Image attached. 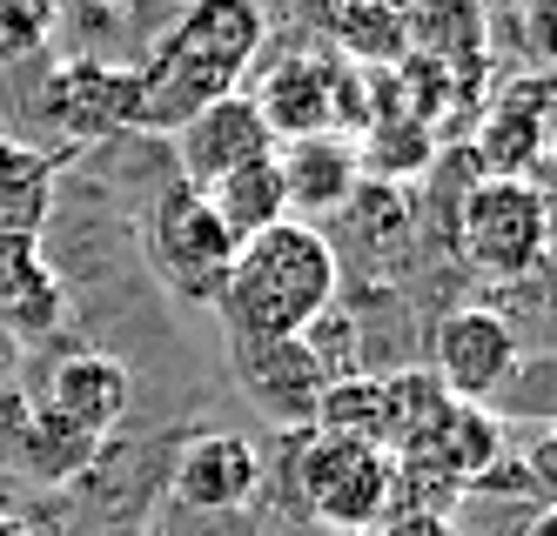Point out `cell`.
I'll return each instance as SVG.
<instances>
[{
	"instance_id": "cell-1",
	"label": "cell",
	"mask_w": 557,
	"mask_h": 536,
	"mask_svg": "<svg viewBox=\"0 0 557 536\" xmlns=\"http://www.w3.org/2000/svg\"><path fill=\"white\" fill-rule=\"evenodd\" d=\"M269 40L262 0H188L154 40V54L135 67L141 74V128H182L188 114H202L228 95H243V80Z\"/></svg>"
},
{
	"instance_id": "cell-2",
	"label": "cell",
	"mask_w": 557,
	"mask_h": 536,
	"mask_svg": "<svg viewBox=\"0 0 557 536\" xmlns=\"http://www.w3.org/2000/svg\"><path fill=\"white\" fill-rule=\"evenodd\" d=\"M330 302H336V249L309 222H275L249 235L215 296L235 349L296 342L309 322L330 315Z\"/></svg>"
},
{
	"instance_id": "cell-3",
	"label": "cell",
	"mask_w": 557,
	"mask_h": 536,
	"mask_svg": "<svg viewBox=\"0 0 557 536\" xmlns=\"http://www.w3.org/2000/svg\"><path fill=\"white\" fill-rule=\"evenodd\" d=\"M289 483H296V503L309 510V523L336 529V536H363L396 510V457L376 442L336 436V429L296 436Z\"/></svg>"
},
{
	"instance_id": "cell-4",
	"label": "cell",
	"mask_w": 557,
	"mask_h": 536,
	"mask_svg": "<svg viewBox=\"0 0 557 536\" xmlns=\"http://www.w3.org/2000/svg\"><path fill=\"white\" fill-rule=\"evenodd\" d=\"M249 101L275 141H309V135L349 141V128H370V74L330 48H296L283 61H269Z\"/></svg>"
},
{
	"instance_id": "cell-5",
	"label": "cell",
	"mask_w": 557,
	"mask_h": 536,
	"mask_svg": "<svg viewBox=\"0 0 557 536\" xmlns=\"http://www.w3.org/2000/svg\"><path fill=\"white\" fill-rule=\"evenodd\" d=\"M457 255L491 275V282H524L544 249H550V201L517 182V175H484L457 195Z\"/></svg>"
},
{
	"instance_id": "cell-6",
	"label": "cell",
	"mask_w": 557,
	"mask_h": 536,
	"mask_svg": "<svg viewBox=\"0 0 557 536\" xmlns=\"http://www.w3.org/2000/svg\"><path fill=\"white\" fill-rule=\"evenodd\" d=\"M235 249H243V241L209 209V195L188 188V182H169L154 195L148 222H141V255H148L154 282L175 288L182 302H215L228 269H235Z\"/></svg>"
},
{
	"instance_id": "cell-7",
	"label": "cell",
	"mask_w": 557,
	"mask_h": 536,
	"mask_svg": "<svg viewBox=\"0 0 557 536\" xmlns=\"http://www.w3.org/2000/svg\"><path fill=\"white\" fill-rule=\"evenodd\" d=\"M517 369H524V342L497 309H450L430 328V376L457 402H491L517 383Z\"/></svg>"
},
{
	"instance_id": "cell-8",
	"label": "cell",
	"mask_w": 557,
	"mask_h": 536,
	"mask_svg": "<svg viewBox=\"0 0 557 536\" xmlns=\"http://www.w3.org/2000/svg\"><path fill=\"white\" fill-rule=\"evenodd\" d=\"M48 121L67 141H108L122 128H141V74L114 61H61L41 88Z\"/></svg>"
},
{
	"instance_id": "cell-9",
	"label": "cell",
	"mask_w": 557,
	"mask_h": 536,
	"mask_svg": "<svg viewBox=\"0 0 557 536\" xmlns=\"http://www.w3.org/2000/svg\"><path fill=\"white\" fill-rule=\"evenodd\" d=\"M269 148H275V135H269V121L256 114V101L249 95H228V101L188 114L182 128H175V161H182L175 182H188V188L209 195L222 175H235L243 161H256Z\"/></svg>"
},
{
	"instance_id": "cell-10",
	"label": "cell",
	"mask_w": 557,
	"mask_h": 536,
	"mask_svg": "<svg viewBox=\"0 0 557 536\" xmlns=\"http://www.w3.org/2000/svg\"><path fill=\"white\" fill-rule=\"evenodd\" d=\"M128 396H135V383H128V369L114 362V356H61L54 369H48V396H41V416L48 423H61L67 436H82V442H101L114 423L128 416Z\"/></svg>"
},
{
	"instance_id": "cell-11",
	"label": "cell",
	"mask_w": 557,
	"mask_h": 536,
	"mask_svg": "<svg viewBox=\"0 0 557 536\" xmlns=\"http://www.w3.org/2000/svg\"><path fill=\"white\" fill-rule=\"evenodd\" d=\"M256 489H262V457H256V442L235 436V429L195 436L175 463V497L188 510H249Z\"/></svg>"
},
{
	"instance_id": "cell-12",
	"label": "cell",
	"mask_w": 557,
	"mask_h": 536,
	"mask_svg": "<svg viewBox=\"0 0 557 536\" xmlns=\"http://www.w3.org/2000/svg\"><path fill=\"white\" fill-rule=\"evenodd\" d=\"M544 101H550L544 80H510L484 108V121H476V161H484V175L524 182L531 161H544V148H550V108Z\"/></svg>"
},
{
	"instance_id": "cell-13",
	"label": "cell",
	"mask_w": 557,
	"mask_h": 536,
	"mask_svg": "<svg viewBox=\"0 0 557 536\" xmlns=\"http://www.w3.org/2000/svg\"><path fill=\"white\" fill-rule=\"evenodd\" d=\"M283 188H289V215H336L356 201V175H363V154L343 135H309V141H283Z\"/></svg>"
},
{
	"instance_id": "cell-14",
	"label": "cell",
	"mask_w": 557,
	"mask_h": 536,
	"mask_svg": "<svg viewBox=\"0 0 557 536\" xmlns=\"http://www.w3.org/2000/svg\"><path fill=\"white\" fill-rule=\"evenodd\" d=\"M48 201H54V169L34 148L0 135V262L41 249Z\"/></svg>"
},
{
	"instance_id": "cell-15",
	"label": "cell",
	"mask_w": 557,
	"mask_h": 536,
	"mask_svg": "<svg viewBox=\"0 0 557 536\" xmlns=\"http://www.w3.org/2000/svg\"><path fill=\"white\" fill-rule=\"evenodd\" d=\"M209 209L228 222L235 241H249V235H262L275 222H289V188H283V161H275V148L256 154V161H243L235 175H222L209 188Z\"/></svg>"
},
{
	"instance_id": "cell-16",
	"label": "cell",
	"mask_w": 557,
	"mask_h": 536,
	"mask_svg": "<svg viewBox=\"0 0 557 536\" xmlns=\"http://www.w3.org/2000/svg\"><path fill=\"white\" fill-rule=\"evenodd\" d=\"M0 315H8L21 336H48V328L61 322V282L41 262V249L0 262Z\"/></svg>"
},
{
	"instance_id": "cell-17",
	"label": "cell",
	"mask_w": 557,
	"mask_h": 536,
	"mask_svg": "<svg viewBox=\"0 0 557 536\" xmlns=\"http://www.w3.org/2000/svg\"><path fill=\"white\" fill-rule=\"evenodd\" d=\"M48 27H54V0H0V67L41 54Z\"/></svg>"
},
{
	"instance_id": "cell-18",
	"label": "cell",
	"mask_w": 557,
	"mask_h": 536,
	"mask_svg": "<svg viewBox=\"0 0 557 536\" xmlns=\"http://www.w3.org/2000/svg\"><path fill=\"white\" fill-rule=\"evenodd\" d=\"M510 463H517V489L537 497V510H557V429H537Z\"/></svg>"
},
{
	"instance_id": "cell-19",
	"label": "cell",
	"mask_w": 557,
	"mask_h": 536,
	"mask_svg": "<svg viewBox=\"0 0 557 536\" xmlns=\"http://www.w3.org/2000/svg\"><path fill=\"white\" fill-rule=\"evenodd\" d=\"M517 48L531 67H557V0H524L517 8Z\"/></svg>"
},
{
	"instance_id": "cell-20",
	"label": "cell",
	"mask_w": 557,
	"mask_h": 536,
	"mask_svg": "<svg viewBox=\"0 0 557 536\" xmlns=\"http://www.w3.org/2000/svg\"><path fill=\"white\" fill-rule=\"evenodd\" d=\"M370 536H463L450 523V510H389Z\"/></svg>"
},
{
	"instance_id": "cell-21",
	"label": "cell",
	"mask_w": 557,
	"mask_h": 536,
	"mask_svg": "<svg viewBox=\"0 0 557 536\" xmlns=\"http://www.w3.org/2000/svg\"><path fill=\"white\" fill-rule=\"evenodd\" d=\"M510 536H557V510H531V516L517 523Z\"/></svg>"
},
{
	"instance_id": "cell-22",
	"label": "cell",
	"mask_w": 557,
	"mask_h": 536,
	"mask_svg": "<svg viewBox=\"0 0 557 536\" xmlns=\"http://www.w3.org/2000/svg\"><path fill=\"white\" fill-rule=\"evenodd\" d=\"M0 536H27V529H21V523H14V516H0Z\"/></svg>"
},
{
	"instance_id": "cell-23",
	"label": "cell",
	"mask_w": 557,
	"mask_h": 536,
	"mask_svg": "<svg viewBox=\"0 0 557 536\" xmlns=\"http://www.w3.org/2000/svg\"><path fill=\"white\" fill-rule=\"evenodd\" d=\"M389 8H404V14H417V8H430V0H389Z\"/></svg>"
}]
</instances>
